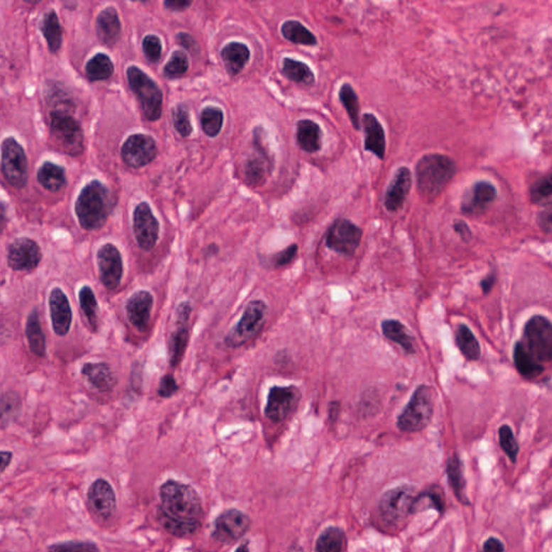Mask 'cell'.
<instances>
[{
  "instance_id": "d4e9b609",
  "label": "cell",
  "mask_w": 552,
  "mask_h": 552,
  "mask_svg": "<svg viewBox=\"0 0 552 552\" xmlns=\"http://www.w3.org/2000/svg\"><path fill=\"white\" fill-rule=\"evenodd\" d=\"M81 374L99 393H109L116 387V376L107 362H87L81 368Z\"/></svg>"
},
{
  "instance_id": "44dd1931",
  "label": "cell",
  "mask_w": 552,
  "mask_h": 552,
  "mask_svg": "<svg viewBox=\"0 0 552 552\" xmlns=\"http://www.w3.org/2000/svg\"><path fill=\"white\" fill-rule=\"evenodd\" d=\"M412 173L407 166H401L396 171L384 195V206L387 212H396L403 210L412 188Z\"/></svg>"
},
{
  "instance_id": "ab89813d",
  "label": "cell",
  "mask_w": 552,
  "mask_h": 552,
  "mask_svg": "<svg viewBox=\"0 0 552 552\" xmlns=\"http://www.w3.org/2000/svg\"><path fill=\"white\" fill-rule=\"evenodd\" d=\"M282 72L289 80L299 85H312L315 82V75L311 68L300 60L284 58Z\"/></svg>"
},
{
  "instance_id": "6f0895ef",
  "label": "cell",
  "mask_w": 552,
  "mask_h": 552,
  "mask_svg": "<svg viewBox=\"0 0 552 552\" xmlns=\"http://www.w3.org/2000/svg\"><path fill=\"white\" fill-rule=\"evenodd\" d=\"M481 552H505V546L501 539L491 536L483 543Z\"/></svg>"
},
{
  "instance_id": "f35d334b",
  "label": "cell",
  "mask_w": 552,
  "mask_h": 552,
  "mask_svg": "<svg viewBox=\"0 0 552 552\" xmlns=\"http://www.w3.org/2000/svg\"><path fill=\"white\" fill-rule=\"evenodd\" d=\"M339 99L345 107L354 130L360 131L359 99L354 87L350 83H343L339 91Z\"/></svg>"
},
{
  "instance_id": "f5cc1de1",
  "label": "cell",
  "mask_w": 552,
  "mask_h": 552,
  "mask_svg": "<svg viewBox=\"0 0 552 552\" xmlns=\"http://www.w3.org/2000/svg\"><path fill=\"white\" fill-rule=\"evenodd\" d=\"M298 251H299V247H298L297 244H291L288 247L283 249L282 251H278V253L272 256L270 260L271 266L274 269L288 266L297 257Z\"/></svg>"
},
{
  "instance_id": "f1b7e54d",
  "label": "cell",
  "mask_w": 552,
  "mask_h": 552,
  "mask_svg": "<svg viewBox=\"0 0 552 552\" xmlns=\"http://www.w3.org/2000/svg\"><path fill=\"white\" fill-rule=\"evenodd\" d=\"M222 58L224 67L230 76L239 74L247 66L251 52L247 45L241 43H230L222 50Z\"/></svg>"
},
{
  "instance_id": "484cf974",
  "label": "cell",
  "mask_w": 552,
  "mask_h": 552,
  "mask_svg": "<svg viewBox=\"0 0 552 552\" xmlns=\"http://www.w3.org/2000/svg\"><path fill=\"white\" fill-rule=\"evenodd\" d=\"M97 37L103 45L112 47L121 36V22L116 8L107 7L99 12L97 18Z\"/></svg>"
},
{
  "instance_id": "91938a15",
  "label": "cell",
  "mask_w": 552,
  "mask_h": 552,
  "mask_svg": "<svg viewBox=\"0 0 552 552\" xmlns=\"http://www.w3.org/2000/svg\"><path fill=\"white\" fill-rule=\"evenodd\" d=\"M193 5L191 1H166L164 6L171 11H183Z\"/></svg>"
},
{
  "instance_id": "e7e4bbea",
  "label": "cell",
  "mask_w": 552,
  "mask_h": 552,
  "mask_svg": "<svg viewBox=\"0 0 552 552\" xmlns=\"http://www.w3.org/2000/svg\"><path fill=\"white\" fill-rule=\"evenodd\" d=\"M339 413H340V404L338 401H331L328 407V418L331 423H335L338 420Z\"/></svg>"
},
{
  "instance_id": "7bdbcfd3",
  "label": "cell",
  "mask_w": 552,
  "mask_h": 552,
  "mask_svg": "<svg viewBox=\"0 0 552 552\" xmlns=\"http://www.w3.org/2000/svg\"><path fill=\"white\" fill-rule=\"evenodd\" d=\"M22 409L20 396L14 391H8L0 397V428H6L16 420Z\"/></svg>"
},
{
  "instance_id": "9c48e42d",
  "label": "cell",
  "mask_w": 552,
  "mask_h": 552,
  "mask_svg": "<svg viewBox=\"0 0 552 552\" xmlns=\"http://www.w3.org/2000/svg\"><path fill=\"white\" fill-rule=\"evenodd\" d=\"M526 351L545 366L552 359L551 322L543 315H534L524 325V337L520 340Z\"/></svg>"
},
{
  "instance_id": "83f0119b",
  "label": "cell",
  "mask_w": 552,
  "mask_h": 552,
  "mask_svg": "<svg viewBox=\"0 0 552 552\" xmlns=\"http://www.w3.org/2000/svg\"><path fill=\"white\" fill-rule=\"evenodd\" d=\"M448 481L453 491L454 495L460 503L463 505H470V499L466 493V481L464 478L463 463L458 453L448 458L447 468Z\"/></svg>"
},
{
  "instance_id": "60d3db41",
  "label": "cell",
  "mask_w": 552,
  "mask_h": 552,
  "mask_svg": "<svg viewBox=\"0 0 552 552\" xmlns=\"http://www.w3.org/2000/svg\"><path fill=\"white\" fill-rule=\"evenodd\" d=\"M114 72V63L109 56L99 53L93 56L85 65V75L90 81L107 80Z\"/></svg>"
},
{
  "instance_id": "8992f818",
  "label": "cell",
  "mask_w": 552,
  "mask_h": 552,
  "mask_svg": "<svg viewBox=\"0 0 552 552\" xmlns=\"http://www.w3.org/2000/svg\"><path fill=\"white\" fill-rule=\"evenodd\" d=\"M269 308L261 299L251 300L244 309L239 322L228 331L224 339L229 349H239L257 337L266 324Z\"/></svg>"
},
{
  "instance_id": "003e7915",
  "label": "cell",
  "mask_w": 552,
  "mask_h": 552,
  "mask_svg": "<svg viewBox=\"0 0 552 552\" xmlns=\"http://www.w3.org/2000/svg\"><path fill=\"white\" fill-rule=\"evenodd\" d=\"M288 552H303L302 551V548L300 547V546H293V547L291 548V549L288 550Z\"/></svg>"
},
{
  "instance_id": "d6986e66",
  "label": "cell",
  "mask_w": 552,
  "mask_h": 552,
  "mask_svg": "<svg viewBox=\"0 0 552 552\" xmlns=\"http://www.w3.org/2000/svg\"><path fill=\"white\" fill-rule=\"evenodd\" d=\"M87 506L93 516L101 520L114 516L117 509V497L114 487L105 479L99 478L87 489Z\"/></svg>"
},
{
  "instance_id": "e0dca14e",
  "label": "cell",
  "mask_w": 552,
  "mask_h": 552,
  "mask_svg": "<svg viewBox=\"0 0 552 552\" xmlns=\"http://www.w3.org/2000/svg\"><path fill=\"white\" fill-rule=\"evenodd\" d=\"M43 259L40 247L29 237H18L9 244L7 249V264L13 271L35 270Z\"/></svg>"
},
{
  "instance_id": "6da1fadb",
  "label": "cell",
  "mask_w": 552,
  "mask_h": 552,
  "mask_svg": "<svg viewBox=\"0 0 552 552\" xmlns=\"http://www.w3.org/2000/svg\"><path fill=\"white\" fill-rule=\"evenodd\" d=\"M159 497L157 519L168 534L183 539L199 532L203 524V505L190 485L168 479L160 487Z\"/></svg>"
},
{
  "instance_id": "52a82bcc",
  "label": "cell",
  "mask_w": 552,
  "mask_h": 552,
  "mask_svg": "<svg viewBox=\"0 0 552 552\" xmlns=\"http://www.w3.org/2000/svg\"><path fill=\"white\" fill-rule=\"evenodd\" d=\"M50 139L58 151L72 157H78L85 150V135L78 121L67 112H51Z\"/></svg>"
},
{
  "instance_id": "836d02e7",
  "label": "cell",
  "mask_w": 552,
  "mask_h": 552,
  "mask_svg": "<svg viewBox=\"0 0 552 552\" xmlns=\"http://www.w3.org/2000/svg\"><path fill=\"white\" fill-rule=\"evenodd\" d=\"M37 179H38L39 183H40L43 188L52 191V193H58V191L62 190L66 186V183H67L64 168L49 161L45 162L39 168L38 173H37Z\"/></svg>"
},
{
  "instance_id": "ac0fdd59",
  "label": "cell",
  "mask_w": 552,
  "mask_h": 552,
  "mask_svg": "<svg viewBox=\"0 0 552 552\" xmlns=\"http://www.w3.org/2000/svg\"><path fill=\"white\" fill-rule=\"evenodd\" d=\"M157 144L149 135H131L121 149V157L126 166L141 168L148 166L157 156Z\"/></svg>"
},
{
  "instance_id": "8d00e7d4",
  "label": "cell",
  "mask_w": 552,
  "mask_h": 552,
  "mask_svg": "<svg viewBox=\"0 0 552 552\" xmlns=\"http://www.w3.org/2000/svg\"><path fill=\"white\" fill-rule=\"evenodd\" d=\"M283 37L296 45L315 47L318 38L315 35L298 21H286L281 27Z\"/></svg>"
},
{
  "instance_id": "be15d7a7",
  "label": "cell",
  "mask_w": 552,
  "mask_h": 552,
  "mask_svg": "<svg viewBox=\"0 0 552 552\" xmlns=\"http://www.w3.org/2000/svg\"><path fill=\"white\" fill-rule=\"evenodd\" d=\"M8 206L5 202L0 201V235L3 234L8 222Z\"/></svg>"
},
{
  "instance_id": "f546056e",
  "label": "cell",
  "mask_w": 552,
  "mask_h": 552,
  "mask_svg": "<svg viewBox=\"0 0 552 552\" xmlns=\"http://www.w3.org/2000/svg\"><path fill=\"white\" fill-rule=\"evenodd\" d=\"M25 335H26L31 352L38 357H45L47 345H45V332L39 320L38 310H33L27 316Z\"/></svg>"
},
{
  "instance_id": "7a4b0ae2",
  "label": "cell",
  "mask_w": 552,
  "mask_h": 552,
  "mask_svg": "<svg viewBox=\"0 0 552 552\" xmlns=\"http://www.w3.org/2000/svg\"><path fill=\"white\" fill-rule=\"evenodd\" d=\"M418 491L413 485H404L389 489L379 502L377 518L386 532L403 530L416 512Z\"/></svg>"
},
{
  "instance_id": "d590c367",
  "label": "cell",
  "mask_w": 552,
  "mask_h": 552,
  "mask_svg": "<svg viewBox=\"0 0 552 552\" xmlns=\"http://www.w3.org/2000/svg\"><path fill=\"white\" fill-rule=\"evenodd\" d=\"M455 343L462 355L470 360H478L481 356V347L470 327L460 324L455 331Z\"/></svg>"
},
{
  "instance_id": "ee69618b",
  "label": "cell",
  "mask_w": 552,
  "mask_h": 552,
  "mask_svg": "<svg viewBox=\"0 0 552 552\" xmlns=\"http://www.w3.org/2000/svg\"><path fill=\"white\" fill-rule=\"evenodd\" d=\"M224 124V112L220 108L208 106L201 112V126L205 135L216 137Z\"/></svg>"
},
{
  "instance_id": "5b68a950",
  "label": "cell",
  "mask_w": 552,
  "mask_h": 552,
  "mask_svg": "<svg viewBox=\"0 0 552 552\" xmlns=\"http://www.w3.org/2000/svg\"><path fill=\"white\" fill-rule=\"evenodd\" d=\"M434 387L422 384L416 387L408 405L397 418V427L403 433H418L432 422L436 404Z\"/></svg>"
},
{
  "instance_id": "816d5d0a",
  "label": "cell",
  "mask_w": 552,
  "mask_h": 552,
  "mask_svg": "<svg viewBox=\"0 0 552 552\" xmlns=\"http://www.w3.org/2000/svg\"><path fill=\"white\" fill-rule=\"evenodd\" d=\"M143 51L151 63H157L162 55L161 40L155 35H148L143 40Z\"/></svg>"
},
{
  "instance_id": "11a10c76",
  "label": "cell",
  "mask_w": 552,
  "mask_h": 552,
  "mask_svg": "<svg viewBox=\"0 0 552 552\" xmlns=\"http://www.w3.org/2000/svg\"><path fill=\"white\" fill-rule=\"evenodd\" d=\"M453 229L456 234L461 237L462 241L465 242V243H468L472 239V230L464 220H456L453 224Z\"/></svg>"
},
{
  "instance_id": "f6af8a7d",
  "label": "cell",
  "mask_w": 552,
  "mask_h": 552,
  "mask_svg": "<svg viewBox=\"0 0 552 552\" xmlns=\"http://www.w3.org/2000/svg\"><path fill=\"white\" fill-rule=\"evenodd\" d=\"M552 181L551 175L535 179L530 186V197L532 203L536 205H551Z\"/></svg>"
},
{
  "instance_id": "4fadbf2b",
  "label": "cell",
  "mask_w": 552,
  "mask_h": 552,
  "mask_svg": "<svg viewBox=\"0 0 552 552\" xmlns=\"http://www.w3.org/2000/svg\"><path fill=\"white\" fill-rule=\"evenodd\" d=\"M362 230L347 218H337L325 237L326 247L335 253L353 256L362 242Z\"/></svg>"
},
{
  "instance_id": "30bf717a",
  "label": "cell",
  "mask_w": 552,
  "mask_h": 552,
  "mask_svg": "<svg viewBox=\"0 0 552 552\" xmlns=\"http://www.w3.org/2000/svg\"><path fill=\"white\" fill-rule=\"evenodd\" d=\"M1 172L9 185L24 188L28 181V161L24 148L14 137H7L1 143Z\"/></svg>"
},
{
  "instance_id": "94428289",
  "label": "cell",
  "mask_w": 552,
  "mask_h": 552,
  "mask_svg": "<svg viewBox=\"0 0 552 552\" xmlns=\"http://www.w3.org/2000/svg\"><path fill=\"white\" fill-rule=\"evenodd\" d=\"M13 454L10 451H0V474H3L12 462Z\"/></svg>"
},
{
  "instance_id": "681fc988",
  "label": "cell",
  "mask_w": 552,
  "mask_h": 552,
  "mask_svg": "<svg viewBox=\"0 0 552 552\" xmlns=\"http://www.w3.org/2000/svg\"><path fill=\"white\" fill-rule=\"evenodd\" d=\"M48 552H101V550L92 541H70L53 543L48 548Z\"/></svg>"
},
{
  "instance_id": "9f6ffc18",
  "label": "cell",
  "mask_w": 552,
  "mask_h": 552,
  "mask_svg": "<svg viewBox=\"0 0 552 552\" xmlns=\"http://www.w3.org/2000/svg\"><path fill=\"white\" fill-rule=\"evenodd\" d=\"M537 222L543 232L547 234L551 232V205L546 206L545 210L539 212Z\"/></svg>"
},
{
  "instance_id": "03108f58",
  "label": "cell",
  "mask_w": 552,
  "mask_h": 552,
  "mask_svg": "<svg viewBox=\"0 0 552 552\" xmlns=\"http://www.w3.org/2000/svg\"><path fill=\"white\" fill-rule=\"evenodd\" d=\"M234 552H249V541H244L242 545L237 548Z\"/></svg>"
},
{
  "instance_id": "277c9868",
  "label": "cell",
  "mask_w": 552,
  "mask_h": 552,
  "mask_svg": "<svg viewBox=\"0 0 552 552\" xmlns=\"http://www.w3.org/2000/svg\"><path fill=\"white\" fill-rule=\"evenodd\" d=\"M114 206L109 189L99 180H92L81 190L75 204V212L81 228L94 231L106 224Z\"/></svg>"
},
{
  "instance_id": "2e32d148",
  "label": "cell",
  "mask_w": 552,
  "mask_h": 552,
  "mask_svg": "<svg viewBox=\"0 0 552 552\" xmlns=\"http://www.w3.org/2000/svg\"><path fill=\"white\" fill-rule=\"evenodd\" d=\"M133 231L139 247L143 251L155 249L159 239L160 224L152 212L149 204H139L133 214Z\"/></svg>"
},
{
  "instance_id": "ba28073f",
  "label": "cell",
  "mask_w": 552,
  "mask_h": 552,
  "mask_svg": "<svg viewBox=\"0 0 552 552\" xmlns=\"http://www.w3.org/2000/svg\"><path fill=\"white\" fill-rule=\"evenodd\" d=\"M129 85L141 104L144 117L148 121H157L162 116L163 95L157 83L136 66L126 70Z\"/></svg>"
},
{
  "instance_id": "9a60e30c",
  "label": "cell",
  "mask_w": 552,
  "mask_h": 552,
  "mask_svg": "<svg viewBox=\"0 0 552 552\" xmlns=\"http://www.w3.org/2000/svg\"><path fill=\"white\" fill-rule=\"evenodd\" d=\"M99 281L107 291H114L120 286L124 278V259L118 247L106 243L99 247L97 254Z\"/></svg>"
},
{
  "instance_id": "4dcf8cb0",
  "label": "cell",
  "mask_w": 552,
  "mask_h": 552,
  "mask_svg": "<svg viewBox=\"0 0 552 552\" xmlns=\"http://www.w3.org/2000/svg\"><path fill=\"white\" fill-rule=\"evenodd\" d=\"M347 537L343 529L328 526L316 539L314 552H347Z\"/></svg>"
},
{
  "instance_id": "603a6c76",
  "label": "cell",
  "mask_w": 552,
  "mask_h": 552,
  "mask_svg": "<svg viewBox=\"0 0 552 552\" xmlns=\"http://www.w3.org/2000/svg\"><path fill=\"white\" fill-rule=\"evenodd\" d=\"M153 296L148 291H137L129 297L126 313L130 324L139 332H145L149 327Z\"/></svg>"
},
{
  "instance_id": "e575fe53",
  "label": "cell",
  "mask_w": 552,
  "mask_h": 552,
  "mask_svg": "<svg viewBox=\"0 0 552 552\" xmlns=\"http://www.w3.org/2000/svg\"><path fill=\"white\" fill-rule=\"evenodd\" d=\"M40 31L47 40L51 53H56L63 43V29L60 26L55 10L51 9L45 14L41 21Z\"/></svg>"
},
{
  "instance_id": "7dc6e473",
  "label": "cell",
  "mask_w": 552,
  "mask_h": 552,
  "mask_svg": "<svg viewBox=\"0 0 552 552\" xmlns=\"http://www.w3.org/2000/svg\"><path fill=\"white\" fill-rule=\"evenodd\" d=\"M189 68V60L186 53L183 51H175L171 56L168 64L164 66L163 75L166 78H179L186 74Z\"/></svg>"
},
{
  "instance_id": "ffe728a7",
  "label": "cell",
  "mask_w": 552,
  "mask_h": 552,
  "mask_svg": "<svg viewBox=\"0 0 552 552\" xmlns=\"http://www.w3.org/2000/svg\"><path fill=\"white\" fill-rule=\"evenodd\" d=\"M497 197V190L492 183L487 180L476 181L462 197L461 212L467 216H479L487 212Z\"/></svg>"
},
{
  "instance_id": "74e56055",
  "label": "cell",
  "mask_w": 552,
  "mask_h": 552,
  "mask_svg": "<svg viewBox=\"0 0 552 552\" xmlns=\"http://www.w3.org/2000/svg\"><path fill=\"white\" fill-rule=\"evenodd\" d=\"M428 508L436 510L439 514H443L445 512V492L440 485H432L423 492L418 493L416 512H423Z\"/></svg>"
},
{
  "instance_id": "8fae6325",
  "label": "cell",
  "mask_w": 552,
  "mask_h": 552,
  "mask_svg": "<svg viewBox=\"0 0 552 552\" xmlns=\"http://www.w3.org/2000/svg\"><path fill=\"white\" fill-rule=\"evenodd\" d=\"M301 396V391L296 385H274L269 389L264 416L274 424L285 422L297 411Z\"/></svg>"
},
{
  "instance_id": "5bb4252c",
  "label": "cell",
  "mask_w": 552,
  "mask_h": 552,
  "mask_svg": "<svg viewBox=\"0 0 552 552\" xmlns=\"http://www.w3.org/2000/svg\"><path fill=\"white\" fill-rule=\"evenodd\" d=\"M249 528L251 518L249 514L237 508H230L215 519L212 539L226 545L234 543L249 532Z\"/></svg>"
},
{
  "instance_id": "b9f144b4",
  "label": "cell",
  "mask_w": 552,
  "mask_h": 552,
  "mask_svg": "<svg viewBox=\"0 0 552 552\" xmlns=\"http://www.w3.org/2000/svg\"><path fill=\"white\" fill-rule=\"evenodd\" d=\"M78 297L81 310L87 323L91 326L92 330L97 331L99 328V302L94 291L91 287L85 285L79 291Z\"/></svg>"
},
{
  "instance_id": "1f68e13d",
  "label": "cell",
  "mask_w": 552,
  "mask_h": 552,
  "mask_svg": "<svg viewBox=\"0 0 552 552\" xmlns=\"http://www.w3.org/2000/svg\"><path fill=\"white\" fill-rule=\"evenodd\" d=\"M514 362L516 369L524 378L535 379L541 376L545 366L539 364L528 351L521 341H516L514 347Z\"/></svg>"
},
{
  "instance_id": "c3c4849f",
  "label": "cell",
  "mask_w": 552,
  "mask_h": 552,
  "mask_svg": "<svg viewBox=\"0 0 552 552\" xmlns=\"http://www.w3.org/2000/svg\"><path fill=\"white\" fill-rule=\"evenodd\" d=\"M269 170H270V166L266 164V160L253 158V159L249 160L245 166V175H247V179L249 183L257 186L266 179V175L268 174Z\"/></svg>"
},
{
  "instance_id": "cb8c5ba5",
  "label": "cell",
  "mask_w": 552,
  "mask_h": 552,
  "mask_svg": "<svg viewBox=\"0 0 552 552\" xmlns=\"http://www.w3.org/2000/svg\"><path fill=\"white\" fill-rule=\"evenodd\" d=\"M360 129L364 131V151L372 152L378 159H384L386 135L379 119L372 112H366L360 118Z\"/></svg>"
},
{
  "instance_id": "bcb514c9",
  "label": "cell",
  "mask_w": 552,
  "mask_h": 552,
  "mask_svg": "<svg viewBox=\"0 0 552 552\" xmlns=\"http://www.w3.org/2000/svg\"><path fill=\"white\" fill-rule=\"evenodd\" d=\"M499 440L504 453L507 455L512 464L516 463L519 452H520V447H519L518 441H516L509 425L504 424L499 427Z\"/></svg>"
},
{
  "instance_id": "d6a6232c",
  "label": "cell",
  "mask_w": 552,
  "mask_h": 552,
  "mask_svg": "<svg viewBox=\"0 0 552 552\" xmlns=\"http://www.w3.org/2000/svg\"><path fill=\"white\" fill-rule=\"evenodd\" d=\"M381 328H382L385 338L401 345L406 353H416L414 338L408 332L407 328L403 323L397 320H383Z\"/></svg>"
},
{
  "instance_id": "6125c7cd",
  "label": "cell",
  "mask_w": 552,
  "mask_h": 552,
  "mask_svg": "<svg viewBox=\"0 0 552 552\" xmlns=\"http://www.w3.org/2000/svg\"><path fill=\"white\" fill-rule=\"evenodd\" d=\"M177 41L179 45H183V48H186L187 50H193L195 45V41L191 38L190 35L185 34V33H179L177 36Z\"/></svg>"
},
{
  "instance_id": "4316f807",
  "label": "cell",
  "mask_w": 552,
  "mask_h": 552,
  "mask_svg": "<svg viewBox=\"0 0 552 552\" xmlns=\"http://www.w3.org/2000/svg\"><path fill=\"white\" fill-rule=\"evenodd\" d=\"M296 136L299 147L308 153H315L322 149L323 131L313 120H300L297 124Z\"/></svg>"
},
{
  "instance_id": "7c38bea8",
  "label": "cell",
  "mask_w": 552,
  "mask_h": 552,
  "mask_svg": "<svg viewBox=\"0 0 552 552\" xmlns=\"http://www.w3.org/2000/svg\"><path fill=\"white\" fill-rule=\"evenodd\" d=\"M193 304L183 301L177 305L175 312V328L168 341V362L172 368H176L183 362L190 339L189 320L193 314Z\"/></svg>"
},
{
  "instance_id": "680465c9",
  "label": "cell",
  "mask_w": 552,
  "mask_h": 552,
  "mask_svg": "<svg viewBox=\"0 0 552 552\" xmlns=\"http://www.w3.org/2000/svg\"><path fill=\"white\" fill-rule=\"evenodd\" d=\"M495 283H497V273L491 272L489 275H487L480 282V287L482 289L483 293L487 295L489 291H492Z\"/></svg>"
},
{
  "instance_id": "f907efd6",
  "label": "cell",
  "mask_w": 552,
  "mask_h": 552,
  "mask_svg": "<svg viewBox=\"0 0 552 552\" xmlns=\"http://www.w3.org/2000/svg\"><path fill=\"white\" fill-rule=\"evenodd\" d=\"M173 124L175 130L183 137L190 136L193 129L191 126L188 109L183 105L177 106L173 112Z\"/></svg>"
},
{
  "instance_id": "7402d4cb",
  "label": "cell",
  "mask_w": 552,
  "mask_h": 552,
  "mask_svg": "<svg viewBox=\"0 0 552 552\" xmlns=\"http://www.w3.org/2000/svg\"><path fill=\"white\" fill-rule=\"evenodd\" d=\"M49 310L54 332L65 337L72 328V311L67 296L60 287H54L50 291Z\"/></svg>"
},
{
  "instance_id": "3957f363",
  "label": "cell",
  "mask_w": 552,
  "mask_h": 552,
  "mask_svg": "<svg viewBox=\"0 0 552 552\" xmlns=\"http://www.w3.org/2000/svg\"><path fill=\"white\" fill-rule=\"evenodd\" d=\"M456 174V163L441 153L423 156L416 166V188L421 199L434 201Z\"/></svg>"
},
{
  "instance_id": "db71d44e",
  "label": "cell",
  "mask_w": 552,
  "mask_h": 552,
  "mask_svg": "<svg viewBox=\"0 0 552 552\" xmlns=\"http://www.w3.org/2000/svg\"><path fill=\"white\" fill-rule=\"evenodd\" d=\"M179 391V385L175 380L174 376L168 374H164L160 380L159 387H158V395L162 398H171L176 395Z\"/></svg>"
}]
</instances>
